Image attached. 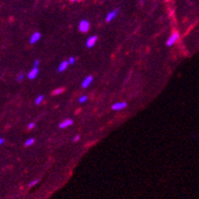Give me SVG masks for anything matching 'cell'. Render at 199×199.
Masks as SVG:
<instances>
[{"instance_id": "1", "label": "cell", "mask_w": 199, "mask_h": 199, "mask_svg": "<svg viewBox=\"0 0 199 199\" xmlns=\"http://www.w3.org/2000/svg\"><path fill=\"white\" fill-rule=\"evenodd\" d=\"M180 38V35H179L178 32H174L173 34L171 35V37L168 39L167 43H166V45L168 46V47H171V46H173L175 43H177V41Z\"/></svg>"}, {"instance_id": "2", "label": "cell", "mask_w": 199, "mask_h": 199, "mask_svg": "<svg viewBox=\"0 0 199 199\" xmlns=\"http://www.w3.org/2000/svg\"><path fill=\"white\" fill-rule=\"evenodd\" d=\"M89 28H91V25H89L88 21H87V19H82L78 25V29L81 33H88L89 31Z\"/></svg>"}, {"instance_id": "3", "label": "cell", "mask_w": 199, "mask_h": 199, "mask_svg": "<svg viewBox=\"0 0 199 199\" xmlns=\"http://www.w3.org/2000/svg\"><path fill=\"white\" fill-rule=\"evenodd\" d=\"M126 107H127V103L126 102H118L112 106V109L114 111H120V110L125 109Z\"/></svg>"}, {"instance_id": "4", "label": "cell", "mask_w": 199, "mask_h": 199, "mask_svg": "<svg viewBox=\"0 0 199 199\" xmlns=\"http://www.w3.org/2000/svg\"><path fill=\"white\" fill-rule=\"evenodd\" d=\"M98 41V36H92L87 40V47L88 48H92L96 45V43Z\"/></svg>"}, {"instance_id": "5", "label": "cell", "mask_w": 199, "mask_h": 199, "mask_svg": "<svg viewBox=\"0 0 199 199\" xmlns=\"http://www.w3.org/2000/svg\"><path fill=\"white\" fill-rule=\"evenodd\" d=\"M118 12H119L118 9H114V10L110 11V12H109L108 14H107V16H106V21H107V22L112 21L113 19H114V18H116V15L118 14Z\"/></svg>"}, {"instance_id": "6", "label": "cell", "mask_w": 199, "mask_h": 199, "mask_svg": "<svg viewBox=\"0 0 199 199\" xmlns=\"http://www.w3.org/2000/svg\"><path fill=\"white\" fill-rule=\"evenodd\" d=\"M92 80H94V77H92V75H88L87 77H85V78L84 79V81H82L81 87L84 88H88L89 85H91L92 82Z\"/></svg>"}, {"instance_id": "7", "label": "cell", "mask_w": 199, "mask_h": 199, "mask_svg": "<svg viewBox=\"0 0 199 199\" xmlns=\"http://www.w3.org/2000/svg\"><path fill=\"white\" fill-rule=\"evenodd\" d=\"M38 73H39V68L38 67H34L28 73V78L31 79V80H33V79H35L38 76Z\"/></svg>"}, {"instance_id": "8", "label": "cell", "mask_w": 199, "mask_h": 199, "mask_svg": "<svg viewBox=\"0 0 199 199\" xmlns=\"http://www.w3.org/2000/svg\"><path fill=\"white\" fill-rule=\"evenodd\" d=\"M73 124V120L72 119H66V120L62 121L60 124H59V128L61 129H64V128H67L68 126H71Z\"/></svg>"}, {"instance_id": "9", "label": "cell", "mask_w": 199, "mask_h": 199, "mask_svg": "<svg viewBox=\"0 0 199 199\" xmlns=\"http://www.w3.org/2000/svg\"><path fill=\"white\" fill-rule=\"evenodd\" d=\"M40 39H41V34H40V33H38V32H36V33H34V34L31 36V39H29V43H31V44H35V43H37Z\"/></svg>"}, {"instance_id": "10", "label": "cell", "mask_w": 199, "mask_h": 199, "mask_svg": "<svg viewBox=\"0 0 199 199\" xmlns=\"http://www.w3.org/2000/svg\"><path fill=\"white\" fill-rule=\"evenodd\" d=\"M68 65H70V64H69L68 60L62 61V62L60 63V65H59V67H58V71H59V72H63L64 70H66V68L68 67Z\"/></svg>"}, {"instance_id": "11", "label": "cell", "mask_w": 199, "mask_h": 199, "mask_svg": "<svg viewBox=\"0 0 199 199\" xmlns=\"http://www.w3.org/2000/svg\"><path fill=\"white\" fill-rule=\"evenodd\" d=\"M43 101H44V95H40L36 98L35 103H36V105H41Z\"/></svg>"}, {"instance_id": "12", "label": "cell", "mask_w": 199, "mask_h": 199, "mask_svg": "<svg viewBox=\"0 0 199 199\" xmlns=\"http://www.w3.org/2000/svg\"><path fill=\"white\" fill-rule=\"evenodd\" d=\"M34 143H35V139L34 138H29L28 140L25 141V146H31V145H33Z\"/></svg>"}, {"instance_id": "13", "label": "cell", "mask_w": 199, "mask_h": 199, "mask_svg": "<svg viewBox=\"0 0 199 199\" xmlns=\"http://www.w3.org/2000/svg\"><path fill=\"white\" fill-rule=\"evenodd\" d=\"M63 91H64V89H63V88H57V89H55V91L53 92L52 94L54 95V96H58V95L62 94V92H63Z\"/></svg>"}, {"instance_id": "14", "label": "cell", "mask_w": 199, "mask_h": 199, "mask_svg": "<svg viewBox=\"0 0 199 199\" xmlns=\"http://www.w3.org/2000/svg\"><path fill=\"white\" fill-rule=\"evenodd\" d=\"M88 98V96H82V97H80L79 98V99H78V102L80 103V104H82V103H84L85 101H87Z\"/></svg>"}, {"instance_id": "15", "label": "cell", "mask_w": 199, "mask_h": 199, "mask_svg": "<svg viewBox=\"0 0 199 199\" xmlns=\"http://www.w3.org/2000/svg\"><path fill=\"white\" fill-rule=\"evenodd\" d=\"M24 78H25V74L24 73H19L16 79H18V81H22V80H24Z\"/></svg>"}, {"instance_id": "16", "label": "cell", "mask_w": 199, "mask_h": 199, "mask_svg": "<svg viewBox=\"0 0 199 199\" xmlns=\"http://www.w3.org/2000/svg\"><path fill=\"white\" fill-rule=\"evenodd\" d=\"M39 183V180L37 179V180H34V181H32L31 183L29 184V187H33V186H35L36 184H38Z\"/></svg>"}, {"instance_id": "17", "label": "cell", "mask_w": 199, "mask_h": 199, "mask_svg": "<svg viewBox=\"0 0 199 199\" xmlns=\"http://www.w3.org/2000/svg\"><path fill=\"white\" fill-rule=\"evenodd\" d=\"M68 62H69V64H70V65H73L75 63V58L74 57H70L68 59Z\"/></svg>"}, {"instance_id": "18", "label": "cell", "mask_w": 199, "mask_h": 199, "mask_svg": "<svg viewBox=\"0 0 199 199\" xmlns=\"http://www.w3.org/2000/svg\"><path fill=\"white\" fill-rule=\"evenodd\" d=\"M36 126V123H34V122H32V123H29V125H28V129H29V130H31V129H33Z\"/></svg>"}, {"instance_id": "19", "label": "cell", "mask_w": 199, "mask_h": 199, "mask_svg": "<svg viewBox=\"0 0 199 199\" xmlns=\"http://www.w3.org/2000/svg\"><path fill=\"white\" fill-rule=\"evenodd\" d=\"M79 138H80V136H79V135H76V136L73 137V141H74V142L78 141V140H79Z\"/></svg>"}, {"instance_id": "20", "label": "cell", "mask_w": 199, "mask_h": 199, "mask_svg": "<svg viewBox=\"0 0 199 199\" xmlns=\"http://www.w3.org/2000/svg\"><path fill=\"white\" fill-rule=\"evenodd\" d=\"M39 64H40V61H39V60H36V61L34 62V67H38Z\"/></svg>"}, {"instance_id": "21", "label": "cell", "mask_w": 199, "mask_h": 199, "mask_svg": "<svg viewBox=\"0 0 199 199\" xmlns=\"http://www.w3.org/2000/svg\"><path fill=\"white\" fill-rule=\"evenodd\" d=\"M4 141H5L4 138H0V144H3L4 143Z\"/></svg>"}, {"instance_id": "22", "label": "cell", "mask_w": 199, "mask_h": 199, "mask_svg": "<svg viewBox=\"0 0 199 199\" xmlns=\"http://www.w3.org/2000/svg\"><path fill=\"white\" fill-rule=\"evenodd\" d=\"M70 1H72V2H77V1H79V0H70Z\"/></svg>"}]
</instances>
